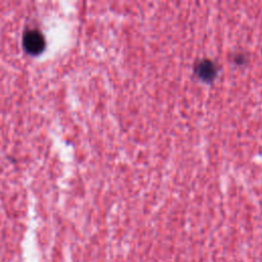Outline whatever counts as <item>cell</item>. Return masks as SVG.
<instances>
[{
  "mask_svg": "<svg viewBox=\"0 0 262 262\" xmlns=\"http://www.w3.org/2000/svg\"><path fill=\"white\" fill-rule=\"evenodd\" d=\"M45 38L43 34L36 29L27 30L23 36V45L25 50L32 55H37L45 48Z\"/></svg>",
  "mask_w": 262,
  "mask_h": 262,
  "instance_id": "6da1fadb",
  "label": "cell"
},
{
  "mask_svg": "<svg viewBox=\"0 0 262 262\" xmlns=\"http://www.w3.org/2000/svg\"><path fill=\"white\" fill-rule=\"evenodd\" d=\"M195 74L203 80L210 81L215 78L217 74V68L214 62L209 59H203L195 66Z\"/></svg>",
  "mask_w": 262,
  "mask_h": 262,
  "instance_id": "7a4b0ae2",
  "label": "cell"
}]
</instances>
